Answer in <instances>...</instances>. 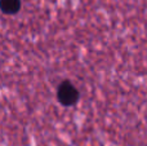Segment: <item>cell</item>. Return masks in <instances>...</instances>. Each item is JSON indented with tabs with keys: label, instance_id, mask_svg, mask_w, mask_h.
I'll return each mask as SVG.
<instances>
[{
	"label": "cell",
	"instance_id": "cell-1",
	"mask_svg": "<svg viewBox=\"0 0 147 146\" xmlns=\"http://www.w3.org/2000/svg\"><path fill=\"white\" fill-rule=\"evenodd\" d=\"M80 98V92L70 80H62L57 88V100L63 107H71L76 105Z\"/></svg>",
	"mask_w": 147,
	"mask_h": 146
},
{
	"label": "cell",
	"instance_id": "cell-2",
	"mask_svg": "<svg viewBox=\"0 0 147 146\" xmlns=\"http://www.w3.org/2000/svg\"><path fill=\"white\" fill-rule=\"evenodd\" d=\"M22 8V0H0V10L3 14L14 16L20 13Z\"/></svg>",
	"mask_w": 147,
	"mask_h": 146
}]
</instances>
